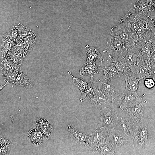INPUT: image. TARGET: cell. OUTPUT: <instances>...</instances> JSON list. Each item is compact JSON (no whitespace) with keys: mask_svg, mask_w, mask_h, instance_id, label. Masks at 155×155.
Wrapping results in <instances>:
<instances>
[{"mask_svg":"<svg viewBox=\"0 0 155 155\" xmlns=\"http://www.w3.org/2000/svg\"><path fill=\"white\" fill-rule=\"evenodd\" d=\"M122 17L137 46L151 41L155 36V16L150 13H141L130 9Z\"/></svg>","mask_w":155,"mask_h":155,"instance_id":"1","label":"cell"},{"mask_svg":"<svg viewBox=\"0 0 155 155\" xmlns=\"http://www.w3.org/2000/svg\"><path fill=\"white\" fill-rule=\"evenodd\" d=\"M129 49L117 35L111 30L106 47L103 52L111 61L124 57Z\"/></svg>","mask_w":155,"mask_h":155,"instance_id":"2","label":"cell"},{"mask_svg":"<svg viewBox=\"0 0 155 155\" xmlns=\"http://www.w3.org/2000/svg\"><path fill=\"white\" fill-rule=\"evenodd\" d=\"M110 131V138L115 148V154L135 149L133 138L117 129Z\"/></svg>","mask_w":155,"mask_h":155,"instance_id":"3","label":"cell"},{"mask_svg":"<svg viewBox=\"0 0 155 155\" xmlns=\"http://www.w3.org/2000/svg\"><path fill=\"white\" fill-rule=\"evenodd\" d=\"M115 102L100 108V118L98 126L110 130L116 129L118 114L114 104Z\"/></svg>","mask_w":155,"mask_h":155,"instance_id":"4","label":"cell"},{"mask_svg":"<svg viewBox=\"0 0 155 155\" xmlns=\"http://www.w3.org/2000/svg\"><path fill=\"white\" fill-rule=\"evenodd\" d=\"M135 149L142 151L147 147L150 142V133L148 125L144 122L139 124L133 138Z\"/></svg>","mask_w":155,"mask_h":155,"instance_id":"5","label":"cell"},{"mask_svg":"<svg viewBox=\"0 0 155 155\" xmlns=\"http://www.w3.org/2000/svg\"><path fill=\"white\" fill-rule=\"evenodd\" d=\"M122 112L120 113H118V120L116 129L133 138L139 124L135 122L128 114Z\"/></svg>","mask_w":155,"mask_h":155,"instance_id":"6","label":"cell"},{"mask_svg":"<svg viewBox=\"0 0 155 155\" xmlns=\"http://www.w3.org/2000/svg\"><path fill=\"white\" fill-rule=\"evenodd\" d=\"M124 59L131 70L132 76L135 77L139 68L145 61L140 53L138 47L130 48Z\"/></svg>","mask_w":155,"mask_h":155,"instance_id":"7","label":"cell"},{"mask_svg":"<svg viewBox=\"0 0 155 155\" xmlns=\"http://www.w3.org/2000/svg\"><path fill=\"white\" fill-rule=\"evenodd\" d=\"M110 129L98 126L94 132L90 133V149L99 147L110 142Z\"/></svg>","mask_w":155,"mask_h":155,"instance_id":"8","label":"cell"},{"mask_svg":"<svg viewBox=\"0 0 155 155\" xmlns=\"http://www.w3.org/2000/svg\"><path fill=\"white\" fill-rule=\"evenodd\" d=\"M137 96L130 93L123 92L114 100L117 103V108L122 111L136 105L141 102L145 96Z\"/></svg>","mask_w":155,"mask_h":155,"instance_id":"9","label":"cell"},{"mask_svg":"<svg viewBox=\"0 0 155 155\" xmlns=\"http://www.w3.org/2000/svg\"><path fill=\"white\" fill-rule=\"evenodd\" d=\"M70 137L73 141L83 148L90 149V133L80 131L71 125L67 127Z\"/></svg>","mask_w":155,"mask_h":155,"instance_id":"10","label":"cell"},{"mask_svg":"<svg viewBox=\"0 0 155 155\" xmlns=\"http://www.w3.org/2000/svg\"><path fill=\"white\" fill-rule=\"evenodd\" d=\"M68 73L72 77L74 84L80 90L81 95L80 100L81 102H83L87 99L89 95L94 90L95 82H88L81 78L75 77L70 71H68Z\"/></svg>","mask_w":155,"mask_h":155,"instance_id":"11","label":"cell"},{"mask_svg":"<svg viewBox=\"0 0 155 155\" xmlns=\"http://www.w3.org/2000/svg\"><path fill=\"white\" fill-rule=\"evenodd\" d=\"M96 83L99 89L112 101H114L115 99L121 93L112 81L101 78Z\"/></svg>","mask_w":155,"mask_h":155,"instance_id":"12","label":"cell"},{"mask_svg":"<svg viewBox=\"0 0 155 155\" xmlns=\"http://www.w3.org/2000/svg\"><path fill=\"white\" fill-rule=\"evenodd\" d=\"M97 84L95 86L94 91L89 95L86 99L100 109L114 101L111 100L106 97L99 89Z\"/></svg>","mask_w":155,"mask_h":155,"instance_id":"13","label":"cell"},{"mask_svg":"<svg viewBox=\"0 0 155 155\" xmlns=\"http://www.w3.org/2000/svg\"><path fill=\"white\" fill-rule=\"evenodd\" d=\"M147 103L146 100H142L136 105L122 111L128 114L135 122L139 124L143 121L144 112Z\"/></svg>","mask_w":155,"mask_h":155,"instance_id":"14","label":"cell"},{"mask_svg":"<svg viewBox=\"0 0 155 155\" xmlns=\"http://www.w3.org/2000/svg\"><path fill=\"white\" fill-rule=\"evenodd\" d=\"M102 79L106 80L112 81L121 76L116 67L110 62L102 67L99 69Z\"/></svg>","mask_w":155,"mask_h":155,"instance_id":"15","label":"cell"},{"mask_svg":"<svg viewBox=\"0 0 155 155\" xmlns=\"http://www.w3.org/2000/svg\"><path fill=\"white\" fill-rule=\"evenodd\" d=\"M125 81V88L123 92L139 96L137 91L139 86V82L142 80L133 76L125 75L122 78Z\"/></svg>","mask_w":155,"mask_h":155,"instance_id":"16","label":"cell"},{"mask_svg":"<svg viewBox=\"0 0 155 155\" xmlns=\"http://www.w3.org/2000/svg\"><path fill=\"white\" fill-rule=\"evenodd\" d=\"M124 57L118 58L110 62L116 67L121 78L125 75L132 76L131 70L125 61Z\"/></svg>","mask_w":155,"mask_h":155,"instance_id":"17","label":"cell"},{"mask_svg":"<svg viewBox=\"0 0 155 155\" xmlns=\"http://www.w3.org/2000/svg\"><path fill=\"white\" fill-rule=\"evenodd\" d=\"M85 49L87 54V59L85 62L95 63L96 60L98 59H100L99 61L101 62L104 61V57L97 46L92 47L87 45L85 47Z\"/></svg>","mask_w":155,"mask_h":155,"instance_id":"18","label":"cell"},{"mask_svg":"<svg viewBox=\"0 0 155 155\" xmlns=\"http://www.w3.org/2000/svg\"><path fill=\"white\" fill-rule=\"evenodd\" d=\"M130 9L134 11L143 13L153 11L150 0H136Z\"/></svg>","mask_w":155,"mask_h":155,"instance_id":"19","label":"cell"},{"mask_svg":"<svg viewBox=\"0 0 155 155\" xmlns=\"http://www.w3.org/2000/svg\"><path fill=\"white\" fill-rule=\"evenodd\" d=\"M98 66L96 63H88L85 62L79 69L80 75H88L90 78V80H94V74L98 73L99 71Z\"/></svg>","mask_w":155,"mask_h":155,"instance_id":"20","label":"cell"},{"mask_svg":"<svg viewBox=\"0 0 155 155\" xmlns=\"http://www.w3.org/2000/svg\"><path fill=\"white\" fill-rule=\"evenodd\" d=\"M150 58L145 60L137 72L135 77L144 79L147 77L154 76L152 70Z\"/></svg>","mask_w":155,"mask_h":155,"instance_id":"21","label":"cell"},{"mask_svg":"<svg viewBox=\"0 0 155 155\" xmlns=\"http://www.w3.org/2000/svg\"><path fill=\"white\" fill-rule=\"evenodd\" d=\"M90 150L93 153L97 155H114L116 152L115 146L111 141L107 144Z\"/></svg>","mask_w":155,"mask_h":155,"instance_id":"22","label":"cell"},{"mask_svg":"<svg viewBox=\"0 0 155 155\" xmlns=\"http://www.w3.org/2000/svg\"><path fill=\"white\" fill-rule=\"evenodd\" d=\"M14 84L27 88H32L33 86L30 79L23 73L21 69L18 71L17 76Z\"/></svg>","mask_w":155,"mask_h":155,"instance_id":"23","label":"cell"},{"mask_svg":"<svg viewBox=\"0 0 155 155\" xmlns=\"http://www.w3.org/2000/svg\"><path fill=\"white\" fill-rule=\"evenodd\" d=\"M37 125L39 130L46 138L50 136L52 133L53 127L49 121L40 119L38 121Z\"/></svg>","mask_w":155,"mask_h":155,"instance_id":"24","label":"cell"},{"mask_svg":"<svg viewBox=\"0 0 155 155\" xmlns=\"http://www.w3.org/2000/svg\"><path fill=\"white\" fill-rule=\"evenodd\" d=\"M2 39L11 41L15 44L20 40L18 37L17 29V24H14L10 29L4 34Z\"/></svg>","mask_w":155,"mask_h":155,"instance_id":"25","label":"cell"},{"mask_svg":"<svg viewBox=\"0 0 155 155\" xmlns=\"http://www.w3.org/2000/svg\"><path fill=\"white\" fill-rule=\"evenodd\" d=\"M44 135L40 131L35 129H31L28 134V137L31 142L34 144L37 145L42 143Z\"/></svg>","mask_w":155,"mask_h":155,"instance_id":"26","label":"cell"},{"mask_svg":"<svg viewBox=\"0 0 155 155\" xmlns=\"http://www.w3.org/2000/svg\"><path fill=\"white\" fill-rule=\"evenodd\" d=\"M20 69L18 71H10L1 69L2 74L5 82L7 84H14Z\"/></svg>","mask_w":155,"mask_h":155,"instance_id":"27","label":"cell"},{"mask_svg":"<svg viewBox=\"0 0 155 155\" xmlns=\"http://www.w3.org/2000/svg\"><path fill=\"white\" fill-rule=\"evenodd\" d=\"M17 29L18 37L20 40L26 37L33 32L31 29L24 26L20 23L17 24Z\"/></svg>","mask_w":155,"mask_h":155,"instance_id":"28","label":"cell"},{"mask_svg":"<svg viewBox=\"0 0 155 155\" xmlns=\"http://www.w3.org/2000/svg\"><path fill=\"white\" fill-rule=\"evenodd\" d=\"M144 83L145 86L148 89H151L155 86V81L152 77L144 78Z\"/></svg>","mask_w":155,"mask_h":155,"instance_id":"29","label":"cell"},{"mask_svg":"<svg viewBox=\"0 0 155 155\" xmlns=\"http://www.w3.org/2000/svg\"><path fill=\"white\" fill-rule=\"evenodd\" d=\"M150 60L152 71L153 75L154 76L155 75V57H150Z\"/></svg>","mask_w":155,"mask_h":155,"instance_id":"30","label":"cell"},{"mask_svg":"<svg viewBox=\"0 0 155 155\" xmlns=\"http://www.w3.org/2000/svg\"><path fill=\"white\" fill-rule=\"evenodd\" d=\"M153 11H155V0H150Z\"/></svg>","mask_w":155,"mask_h":155,"instance_id":"31","label":"cell"},{"mask_svg":"<svg viewBox=\"0 0 155 155\" xmlns=\"http://www.w3.org/2000/svg\"></svg>","mask_w":155,"mask_h":155,"instance_id":"32","label":"cell"}]
</instances>
